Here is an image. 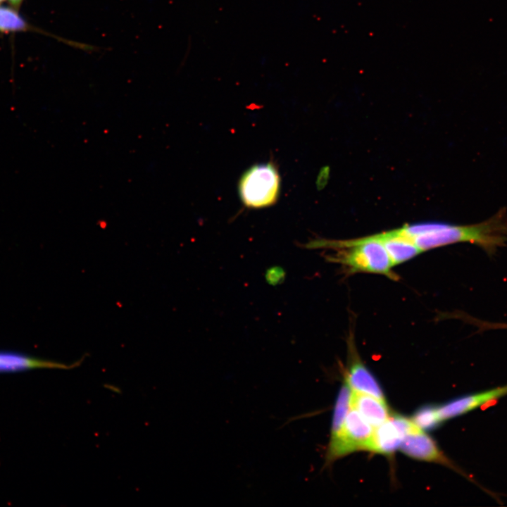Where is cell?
I'll use <instances>...</instances> for the list:
<instances>
[{
  "label": "cell",
  "instance_id": "obj_1",
  "mask_svg": "<svg viewBox=\"0 0 507 507\" xmlns=\"http://www.w3.org/2000/svg\"><path fill=\"white\" fill-rule=\"evenodd\" d=\"M422 251L457 244L471 243L492 254L507 245V214L501 208L490 218L472 225H453L444 222H421L398 228Z\"/></svg>",
  "mask_w": 507,
  "mask_h": 507
},
{
  "label": "cell",
  "instance_id": "obj_15",
  "mask_svg": "<svg viewBox=\"0 0 507 507\" xmlns=\"http://www.w3.org/2000/svg\"><path fill=\"white\" fill-rule=\"evenodd\" d=\"M458 316L461 317V319H464L465 321H468V323H472V325L478 327L479 328L482 330H487V329H507V324L506 323H489L486 321H482L479 320L477 319L473 318L472 317H470L466 315H457Z\"/></svg>",
  "mask_w": 507,
  "mask_h": 507
},
{
  "label": "cell",
  "instance_id": "obj_17",
  "mask_svg": "<svg viewBox=\"0 0 507 507\" xmlns=\"http://www.w3.org/2000/svg\"><path fill=\"white\" fill-rule=\"evenodd\" d=\"M2 1H3V0H0V2Z\"/></svg>",
  "mask_w": 507,
  "mask_h": 507
},
{
  "label": "cell",
  "instance_id": "obj_5",
  "mask_svg": "<svg viewBox=\"0 0 507 507\" xmlns=\"http://www.w3.org/2000/svg\"><path fill=\"white\" fill-rule=\"evenodd\" d=\"M354 332L350 330L347 337L348 361L345 382L353 391L373 396L385 401L378 382L361 361L355 344Z\"/></svg>",
  "mask_w": 507,
  "mask_h": 507
},
{
  "label": "cell",
  "instance_id": "obj_2",
  "mask_svg": "<svg viewBox=\"0 0 507 507\" xmlns=\"http://www.w3.org/2000/svg\"><path fill=\"white\" fill-rule=\"evenodd\" d=\"M307 246L334 249L335 252L326 258L341 265L349 275L366 273L382 275L392 280L399 279L387 250L374 234L344 240L315 239Z\"/></svg>",
  "mask_w": 507,
  "mask_h": 507
},
{
  "label": "cell",
  "instance_id": "obj_9",
  "mask_svg": "<svg viewBox=\"0 0 507 507\" xmlns=\"http://www.w3.org/2000/svg\"><path fill=\"white\" fill-rule=\"evenodd\" d=\"M42 359L23 353L0 351V373H18L37 368L70 369L78 366Z\"/></svg>",
  "mask_w": 507,
  "mask_h": 507
},
{
  "label": "cell",
  "instance_id": "obj_11",
  "mask_svg": "<svg viewBox=\"0 0 507 507\" xmlns=\"http://www.w3.org/2000/svg\"><path fill=\"white\" fill-rule=\"evenodd\" d=\"M350 405L374 428L391 416L386 401L364 393L351 390Z\"/></svg>",
  "mask_w": 507,
  "mask_h": 507
},
{
  "label": "cell",
  "instance_id": "obj_8",
  "mask_svg": "<svg viewBox=\"0 0 507 507\" xmlns=\"http://www.w3.org/2000/svg\"><path fill=\"white\" fill-rule=\"evenodd\" d=\"M507 394V384L477 394L461 396L437 407L441 423L463 415Z\"/></svg>",
  "mask_w": 507,
  "mask_h": 507
},
{
  "label": "cell",
  "instance_id": "obj_7",
  "mask_svg": "<svg viewBox=\"0 0 507 507\" xmlns=\"http://www.w3.org/2000/svg\"><path fill=\"white\" fill-rule=\"evenodd\" d=\"M399 449L413 458L452 467L434 441L418 426L406 434Z\"/></svg>",
  "mask_w": 507,
  "mask_h": 507
},
{
  "label": "cell",
  "instance_id": "obj_4",
  "mask_svg": "<svg viewBox=\"0 0 507 507\" xmlns=\"http://www.w3.org/2000/svg\"><path fill=\"white\" fill-rule=\"evenodd\" d=\"M374 427L353 408L346 416L342 432L333 442H329L325 465L356 451H373Z\"/></svg>",
  "mask_w": 507,
  "mask_h": 507
},
{
  "label": "cell",
  "instance_id": "obj_13",
  "mask_svg": "<svg viewBox=\"0 0 507 507\" xmlns=\"http://www.w3.org/2000/svg\"><path fill=\"white\" fill-rule=\"evenodd\" d=\"M411 420L423 430L433 429L441 423L437 407L433 406H426L418 409Z\"/></svg>",
  "mask_w": 507,
  "mask_h": 507
},
{
  "label": "cell",
  "instance_id": "obj_3",
  "mask_svg": "<svg viewBox=\"0 0 507 507\" xmlns=\"http://www.w3.org/2000/svg\"><path fill=\"white\" fill-rule=\"evenodd\" d=\"M280 189L278 171L270 163L253 165L243 174L239 182L242 203L251 208H265L275 204Z\"/></svg>",
  "mask_w": 507,
  "mask_h": 507
},
{
  "label": "cell",
  "instance_id": "obj_6",
  "mask_svg": "<svg viewBox=\"0 0 507 507\" xmlns=\"http://www.w3.org/2000/svg\"><path fill=\"white\" fill-rule=\"evenodd\" d=\"M415 427L411 419L399 415H391L388 420L374 428L373 452L392 456L399 449L406 434Z\"/></svg>",
  "mask_w": 507,
  "mask_h": 507
},
{
  "label": "cell",
  "instance_id": "obj_14",
  "mask_svg": "<svg viewBox=\"0 0 507 507\" xmlns=\"http://www.w3.org/2000/svg\"><path fill=\"white\" fill-rule=\"evenodd\" d=\"M26 28L25 22L14 11L0 7V31H19Z\"/></svg>",
  "mask_w": 507,
  "mask_h": 507
},
{
  "label": "cell",
  "instance_id": "obj_12",
  "mask_svg": "<svg viewBox=\"0 0 507 507\" xmlns=\"http://www.w3.org/2000/svg\"><path fill=\"white\" fill-rule=\"evenodd\" d=\"M351 392L350 387L344 382L339 390L334 404L329 442L337 439L342 432L346 416L351 408Z\"/></svg>",
  "mask_w": 507,
  "mask_h": 507
},
{
  "label": "cell",
  "instance_id": "obj_10",
  "mask_svg": "<svg viewBox=\"0 0 507 507\" xmlns=\"http://www.w3.org/2000/svg\"><path fill=\"white\" fill-rule=\"evenodd\" d=\"M374 236L384 245L394 266L405 263L422 253L418 247L398 229L374 234Z\"/></svg>",
  "mask_w": 507,
  "mask_h": 507
},
{
  "label": "cell",
  "instance_id": "obj_16",
  "mask_svg": "<svg viewBox=\"0 0 507 507\" xmlns=\"http://www.w3.org/2000/svg\"><path fill=\"white\" fill-rule=\"evenodd\" d=\"M22 1L23 0H9L10 3L15 7H18L21 4Z\"/></svg>",
  "mask_w": 507,
  "mask_h": 507
}]
</instances>
